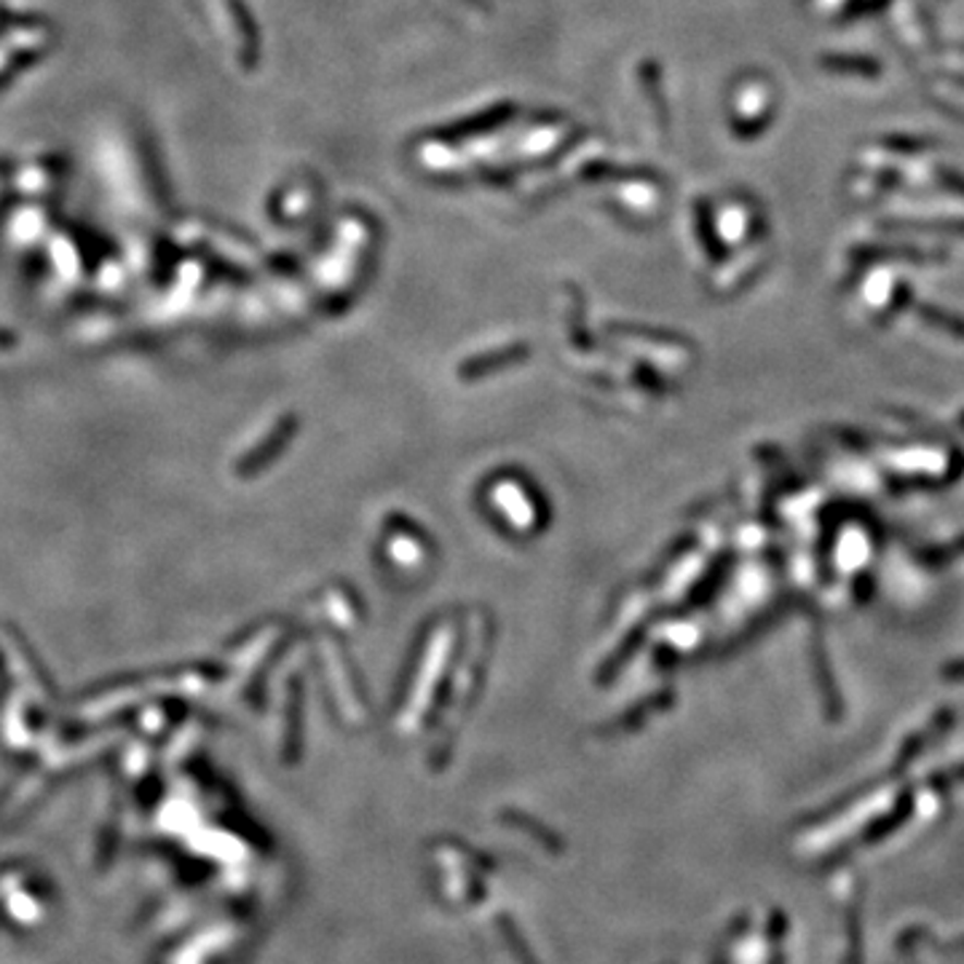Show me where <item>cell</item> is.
<instances>
[{"label": "cell", "instance_id": "6da1fadb", "mask_svg": "<svg viewBox=\"0 0 964 964\" xmlns=\"http://www.w3.org/2000/svg\"><path fill=\"white\" fill-rule=\"evenodd\" d=\"M884 231H914V233H954L962 236L964 220H884Z\"/></svg>", "mask_w": 964, "mask_h": 964}, {"label": "cell", "instance_id": "7a4b0ae2", "mask_svg": "<svg viewBox=\"0 0 964 964\" xmlns=\"http://www.w3.org/2000/svg\"><path fill=\"white\" fill-rule=\"evenodd\" d=\"M855 255L863 257V260H940V253H925V249L914 247H861L855 249Z\"/></svg>", "mask_w": 964, "mask_h": 964}, {"label": "cell", "instance_id": "3957f363", "mask_svg": "<svg viewBox=\"0 0 964 964\" xmlns=\"http://www.w3.org/2000/svg\"><path fill=\"white\" fill-rule=\"evenodd\" d=\"M828 70L833 73H844V75H866V78H874V75L881 73V64L870 57H850V54H833L822 60Z\"/></svg>", "mask_w": 964, "mask_h": 964}, {"label": "cell", "instance_id": "277c9868", "mask_svg": "<svg viewBox=\"0 0 964 964\" xmlns=\"http://www.w3.org/2000/svg\"><path fill=\"white\" fill-rule=\"evenodd\" d=\"M881 145H884L890 154H925V150L932 148V139L925 137H908V134H890V137H881Z\"/></svg>", "mask_w": 964, "mask_h": 964}, {"label": "cell", "instance_id": "5b68a950", "mask_svg": "<svg viewBox=\"0 0 964 964\" xmlns=\"http://www.w3.org/2000/svg\"><path fill=\"white\" fill-rule=\"evenodd\" d=\"M935 180H938L945 191H951L954 196L964 198V174L962 172H956V169H951V167H935Z\"/></svg>", "mask_w": 964, "mask_h": 964}, {"label": "cell", "instance_id": "8992f818", "mask_svg": "<svg viewBox=\"0 0 964 964\" xmlns=\"http://www.w3.org/2000/svg\"><path fill=\"white\" fill-rule=\"evenodd\" d=\"M951 81H954V84H960V86H964V75H951Z\"/></svg>", "mask_w": 964, "mask_h": 964}]
</instances>
